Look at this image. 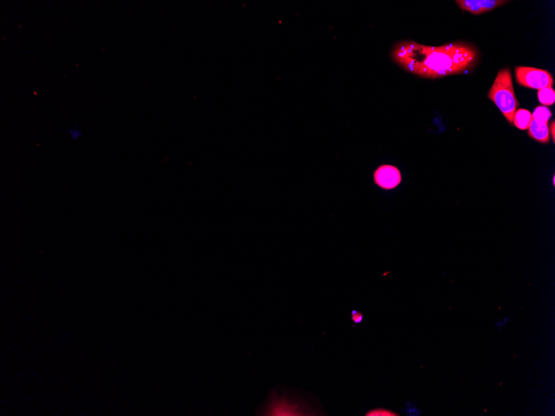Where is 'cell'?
Masks as SVG:
<instances>
[{"mask_svg": "<svg viewBox=\"0 0 555 416\" xmlns=\"http://www.w3.org/2000/svg\"><path fill=\"white\" fill-rule=\"evenodd\" d=\"M391 58L413 75L434 79L471 69L477 62L478 52L465 42L432 47L414 41H402L394 45Z\"/></svg>", "mask_w": 555, "mask_h": 416, "instance_id": "obj_1", "label": "cell"}, {"mask_svg": "<svg viewBox=\"0 0 555 416\" xmlns=\"http://www.w3.org/2000/svg\"><path fill=\"white\" fill-rule=\"evenodd\" d=\"M488 97L496 105L509 123L513 124L514 115L517 111L519 103L514 91L511 71L508 68L499 70L489 91Z\"/></svg>", "mask_w": 555, "mask_h": 416, "instance_id": "obj_2", "label": "cell"}, {"mask_svg": "<svg viewBox=\"0 0 555 416\" xmlns=\"http://www.w3.org/2000/svg\"><path fill=\"white\" fill-rule=\"evenodd\" d=\"M515 79L523 87L533 89L548 88L553 84V77L548 71L535 67H516Z\"/></svg>", "mask_w": 555, "mask_h": 416, "instance_id": "obj_3", "label": "cell"}, {"mask_svg": "<svg viewBox=\"0 0 555 416\" xmlns=\"http://www.w3.org/2000/svg\"><path fill=\"white\" fill-rule=\"evenodd\" d=\"M302 407L303 406L299 403L290 400L287 396L273 395L272 397L270 396V401L263 414L266 415H306L307 413L303 411Z\"/></svg>", "mask_w": 555, "mask_h": 416, "instance_id": "obj_4", "label": "cell"}, {"mask_svg": "<svg viewBox=\"0 0 555 416\" xmlns=\"http://www.w3.org/2000/svg\"><path fill=\"white\" fill-rule=\"evenodd\" d=\"M402 181L400 169L393 165H381L373 172L375 185L384 189L392 190L399 186Z\"/></svg>", "mask_w": 555, "mask_h": 416, "instance_id": "obj_5", "label": "cell"}, {"mask_svg": "<svg viewBox=\"0 0 555 416\" xmlns=\"http://www.w3.org/2000/svg\"><path fill=\"white\" fill-rule=\"evenodd\" d=\"M457 5L462 10L469 12L474 15L492 11L496 8L505 5L508 1L503 0H457Z\"/></svg>", "mask_w": 555, "mask_h": 416, "instance_id": "obj_6", "label": "cell"}, {"mask_svg": "<svg viewBox=\"0 0 555 416\" xmlns=\"http://www.w3.org/2000/svg\"><path fill=\"white\" fill-rule=\"evenodd\" d=\"M527 130L528 136L538 142L546 144L550 140L548 123H541L533 119Z\"/></svg>", "mask_w": 555, "mask_h": 416, "instance_id": "obj_7", "label": "cell"}, {"mask_svg": "<svg viewBox=\"0 0 555 416\" xmlns=\"http://www.w3.org/2000/svg\"><path fill=\"white\" fill-rule=\"evenodd\" d=\"M533 120L532 113L526 109H518L515 111L513 118V124L518 129L527 130Z\"/></svg>", "mask_w": 555, "mask_h": 416, "instance_id": "obj_8", "label": "cell"}, {"mask_svg": "<svg viewBox=\"0 0 555 416\" xmlns=\"http://www.w3.org/2000/svg\"><path fill=\"white\" fill-rule=\"evenodd\" d=\"M538 98L544 106H551L554 103L555 91L552 87L538 90Z\"/></svg>", "mask_w": 555, "mask_h": 416, "instance_id": "obj_9", "label": "cell"}, {"mask_svg": "<svg viewBox=\"0 0 555 416\" xmlns=\"http://www.w3.org/2000/svg\"><path fill=\"white\" fill-rule=\"evenodd\" d=\"M551 116H552V112L550 110L544 106L536 107L532 114L534 120L541 121V123H548Z\"/></svg>", "mask_w": 555, "mask_h": 416, "instance_id": "obj_10", "label": "cell"}, {"mask_svg": "<svg viewBox=\"0 0 555 416\" xmlns=\"http://www.w3.org/2000/svg\"><path fill=\"white\" fill-rule=\"evenodd\" d=\"M367 416H397L399 414L395 413V412L389 410V409H384V408H377V409H373L370 411H368L367 414Z\"/></svg>", "mask_w": 555, "mask_h": 416, "instance_id": "obj_11", "label": "cell"}, {"mask_svg": "<svg viewBox=\"0 0 555 416\" xmlns=\"http://www.w3.org/2000/svg\"><path fill=\"white\" fill-rule=\"evenodd\" d=\"M63 131H64L66 133L69 134L71 138L73 139V140H75V141L79 140V139L83 136V131H82L80 128H78V127H77V124H75V127H74V128H71V129H63Z\"/></svg>", "mask_w": 555, "mask_h": 416, "instance_id": "obj_12", "label": "cell"}, {"mask_svg": "<svg viewBox=\"0 0 555 416\" xmlns=\"http://www.w3.org/2000/svg\"><path fill=\"white\" fill-rule=\"evenodd\" d=\"M364 316L363 313L357 312L356 310L352 311V320L354 324H360L364 321Z\"/></svg>", "mask_w": 555, "mask_h": 416, "instance_id": "obj_13", "label": "cell"}, {"mask_svg": "<svg viewBox=\"0 0 555 416\" xmlns=\"http://www.w3.org/2000/svg\"><path fill=\"white\" fill-rule=\"evenodd\" d=\"M554 128H555V123H554V120H553V121H552V123H551L550 126H549V127H548V130H549V136H551V137H552V140H553V142H554V141H555V136H554V135H555V130H554Z\"/></svg>", "mask_w": 555, "mask_h": 416, "instance_id": "obj_14", "label": "cell"}, {"mask_svg": "<svg viewBox=\"0 0 555 416\" xmlns=\"http://www.w3.org/2000/svg\"><path fill=\"white\" fill-rule=\"evenodd\" d=\"M406 405L408 406V405ZM407 409V413L409 414V415H419L420 413H421L419 409L416 407H409V406H408Z\"/></svg>", "mask_w": 555, "mask_h": 416, "instance_id": "obj_15", "label": "cell"}]
</instances>
